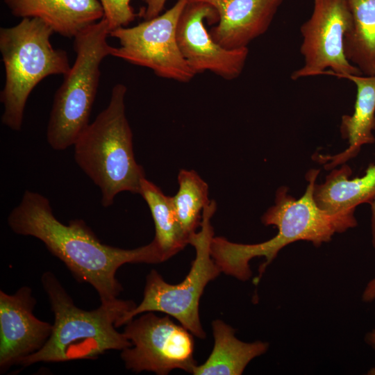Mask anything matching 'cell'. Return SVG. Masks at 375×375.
Segmentation results:
<instances>
[{"mask_svg":"<svg viewBox=\"0 0 375 375\" xmlns=\"http://www.w3.org/2000/svg\"><path fill=\"white\" fill-rule=\"evenodd\" d=\"M7 222L15 233L42 241L76 280L95 289L101 302L117 299L123 290L116 278L123 265L164 262L153 240L146 245L124 249L102 243L83 219L62 224L53 215L49 199L38 192L25 191Z\"/></svg>","mask_w":375,"mask_h":375,"instance_id":"6da1fadb","label":"cell"},{"mask_svg":"<svg viewBox=\"0 0 375 375\" xmlns=\"http://www.w3.org/2000/svg\"><path fill=\"white\" fill-rule=\"evenodd\" d=\"M319 173V169L308 172V184L299 199L289 194L286 187L278 189L274 204L261 218L265 226L277 228V234L272 238L258 244H240L223 237L212 238L211 256L222 272L247 281L252 275L251 260L264 257L265 261L259 267V275L256 278L258 283L279 251L288 244L303 240L319 247L329 242L335 233L345 232L357 226L355 211L331 212L317 204L314 189Z\"/></svg>","mask_w":375,"mask_h":375,"instance_id":"7a4b0ae2","label":"cell"},{"mask_svg":"<svg viewBox=\"0 0 375 375\" xmlns=\"http://www.w3.org/2000/svg\"><path fill=\"white\" fill-rule=\"evenodd\" d=\"M41 282L54 315L52 332L41 349L19 365L94 360L107 351H122L131 345L116 328L120 319L136 306L133 301L117 298L85 310L74 304L53 272L43 273Z\"/></svg>","mask_w":375,"mask_h":375,"instance_id":"3957f363","label":"cell"},{"mask_svg":"<svg viewBox=\"0 0 375 375\" xmlns=\"http://www.w3.org/2000/svg\"><path fill=\"white\" fill-rule=\"evenodd\" d=\"M126 92L124 84L113 86L108 106L74 144L75 161L100 189L103 207L111 206L120 192L139 194L145 178L134 157L133 133L126 116Z\"/></svg>","mask_w":375,"mask_h":375,"instance_id":"277c9868","label":"cell"},{"mask_svg":"<svg viewBox=\"0 0 375 375\" xmlns=\"http://www.w3.org/2000/svg\"><path fill=\"white\" fill-rule=\"evenodd\" d=\"M52 28L38 18H22L17 25L0 28V51L6 82L0 101L1 122L10 129L22 128L27 99L34 88L51 75H65L71 66L67 53L54 49Z\"/></svg>","mask_w":375,"mask_h":375,"instance_id":"5b68a950","label":"cell"},{"mask_svg":"<svg viewBox=\"0 0 375 375\" xmlns=\"http://www.w3.org/2000/svg\"><path fill=\"white\" fill-rule=\"evenodd\" d=\"M109 33L108 24L103 17L74 38L75 61L54 95L47 124V140L54 150L74 146L90 124L100 65L113 49L107 42Z\"/></svg>","mask_w":375,"mask_h":375,"instance_id":"8992f818","label":"cell"},{"mask_svg":"<svg viewBox=\"0 0 375 375\" xmlns=\"http://www.w3.org/2000/svg\"><path fill=\"white\" fill-rule=\"evenodd\" d=\"M215 210L216 203L211 200L202 212L199 231L190 237L189 244L194 247L196 256L185 278L171 284L152 269L146 278L142 300L120 319L117 327L140 314L156 311L173 317L193 335L206 338L200 320L199 301L206 285L221 273L210 253L214 237L210 220Z\"/></svg>","mask_w":375,"mask_h":375,"instance_id":"52a82bcc","label":"cell"},{"mask_svg":"<svg viewBox=\"0 0 375 375\" xmlns=\"http://www.w3.org/2000/svg\"><path fill=\"white\" fill-rule=\"evenodd\" d=\"M189 0H178L168 10L133 27H119L109 35L118 40L111 56L151 69L163 78L188 83L196 72L183 56L176 39L179 17Z\"/></svg>","mask_w":375,"mask_h":375,"instance_id":"ba28073f","label":"cell"},{"mask_svg":"<svg viewBox=\"0 0 375 375\" xmlns=\"http://www.w3.org/2000/svg\"><path fill=\"white\" fill-rule=\"evenodd\" d=\"M123 333L131 345L121 351V358L133 372L167 375L178 369L192 374L197 365L193 335L169 315L144 312L127 322Z\"/></svg>","mask_w":375,"mask_h":375,"instance_id":"9c48e42d","label":"cell"},{"mask_svg":"<svg viewBox=\"0 0 375 375\" xmlns=\"http://www.w3.org/2000/svg\"><path fill=\"white\" fill-rule=\"evenodd\" d=\"M351 24L347 0H313L311 16L300 27L303 63L291 74L292 80L318 75L338 78L362 74L344 53V38Z\"/></svg>","mask_w":375,"mask_h":375,"instance_id":"30bf717a","label":"cell"},{"mask_svg":"<svg viewBox=\"0 0 375 375\" xmlns=\"http://www.w3.org/2000/svg\"><path fill=\"white\" fill-rule=\"evenodd\" d=\"M217 23V10L209 3L189 0L177 24L176 39L180 51L196 74L210 71L227 81L242 72L249 49H227L217 43L204 22Z\"/></svg>","mask_w":375,"mask_h":375,"instance_id":"8fae6325","label":"cell"},{"mask_svg":"<svg viewBox=\"0 0 375 375\" xmlns=\"http://www.w3.org/2000/svg\"><path fill=\"white\" fill-rule=\"evenodd\" d=\"M36 299L24 286L12 294L0 291V372L19 365L41 349L49 340L53 324L33 315Z\"/></svg>","mask_w":375,"mask_h":375,"instance_id":"7c38bea8","label":"cell"},{"mask_svg":"<svg viewBox=\"0 0 375 375\" xmlns=\"http://www.w3.org/2000/svg\"><path fill=\"white\" fill-rule=\"evenodd\" d=\"M217 12V24L209 31L227 49L248 48L265 33L284 0H199Z\"/></svg>","mask_w":375,"mask_h":375,"instance_id":"4fadbf2b","label":"cell"},{"mask_svg":"<svg viewBox=\"0 0 375 375\" xmlns=\"http://www.w3.org/2000/svg\"><path fill=\"white\" fill-rule=\"evenodd\" d=\"M18 17L38 18L62 37L74 38L103 17L99 0H4Z\"/></svg>","mask_w":375,"mask_h":375,"instance_id":"5bb4252c","label":"cell"},{"mask_svg":"<svg viewBox=\"0 0 375 375\" xmlns=\"http://www.w3.org/2000/svg\"><path fill=\"white\" fill-rule=\"evenodd\" d=\"M353 82L357 89L354 110L352 115L342 117L340 132L348 140L349 147L333 155H318L326 169L346 163L354 158L362 146L373 144L375 138V75L346 74L338 77Z\"/></svg>","mask_w":375,"mask_h":375,"instance_id":"9a60e30c","label":"cell"},{"mask_svg":"<svg viewBox=\"0 0 375 375\" xmlns=\"http://www.w3.org/2000/svg\"><path fill=\"white\" fill-rule=\"evenodd\" d=\"M214 345L207 360L197 365L194 375H240L255 358L269 348L265 342H245L238 339L235 330L221 319L212 322Z\"/></svg>","mask_w":375,"mask_h":375,"instance_id":"2e32d148","label":"cell"},{"mask_svg":"<svg viewBox=\"0 0 375 375\" xmlns=\"http://www.w3.org/2000/svg\"><path fill=\"white\" fill-rule=\"evenodd\" d=\"M352 171L346 163L332 169L322 184H316L314 197L323 210L331 212L355 211L364 203H370L375 197V163L371 164L362 176L349 178Z\"/></svg>","mask_w":375,"mask_h":375,"instance_id":"e0dca14e","label":"cell"},{"mask_svg":"<svg viewBox=\"0 0 375 375\" xmlns=\"http://www.w3.org/2000/svg\"><path fill=\"white\" fill-rule=\"evenodd\" d=\"M139 194L149 208L155 225L153 240L166 261L189 244L190 235L178 221L172 197L165 195L159 187L146 178L141 182Z\"/></svg>","mask_w":375,"mask_h":375,"instance_id":"ac0fdd59","label":"cell"},{"mask_svg":"<svg viewBox=\"0 0 375 375\" xmlns=\"http://www.w3.org/2000/svg\"><path fill=\"white\" fill-rule=\"evenodd\" d=\"M352 24L344 38L347 60L362 75H375V0H347Z\"/></svg>","mask_w":375,"mask_h":375,"instance_id":"d6986e66","label":"cell"},{"mask_svg":"<svg viewBox=\"0 0 375 375\" xmlns=\"http://www.w3.org/2000/svg\"><path fill=\"white\" fill-rule=\"evenodd\" d=\"M178 190L172 197L173 205L184 231L190 235L201 222V212L211 201L208 185L194 170L181 169L178 175Z\"/></svg>","mask_w":375,"mask_h":375,"instance_id":"ffe728a7","label":"cell"},{"mask_svg":"<svg viewBox=\"0 0 375 375\" xmlns=\"http://www.w3.org/2000/svg\"><path fill=\"white\" fill-rule=\"evenodd\" d=\"M103 10V18L110 31L126 27L134 21L136 15L130 4L131 0H99Z\"/></svg>","mask_w":375,"mask_h":375,"instance_id":"44dd1931","label":"cell"},{"mask_svg":"<svg viewBox=\"0 0 375 375\" xmlns=\"http://www.w3.org/2000/svg\"><path fill=\"white\" fill-rule=\"evenodd\" d=\"M143 1L145 6L140 10L139 15L144 20H148L160 15L167 0H143Z\"/></svg>","mask_w":375,"mask_h":375,"instance_id":"7402d4cb","label":"cell"},{"mask_svg":"<svg viewBox=\"0 0 375 375\" xmlns=\"http://www.w3.org/2000/svg\"><path fill=\"white\" fill-rule=\"evenodd\" d=\"M364 302H372L375 300V277L368 282L362 294Z\"/></svg>","mask_w":375,"mask_h":375,"instance_id":"603a6c76","label":"cell"},{"mask_svg":"<svg viewBox=\"0 0 375 375\" xmlns=\"http://www.w3.org/2000/svg\"><path fill=\"white\" fill-rule=\"evenodd\" d=\"M371 205L372 217H371V231H372V243L375 249V197L369 203Z\"/></svg>","mask_w":375,"mask_h":375,"instance_id":"cb8c5ba5","label":"cell"},{"mask_svg":"<svg viewBox=\"0 0 375 375\" xmlns=\"http://www.w3.org/2000/svg\"><path fill=\"white\" fill-rule=\"evenodd\" d=\"M365 340L367 344L375 349V328L366 334Z\"/></svg>","mask_w":375,"mask_h":375,"instance_id":"d4e9b609","label":"cell"},{"mask_svg":"<svg viewBox=\"0 0 375 375\" xmlns=\"http://www.w3.org/2000/svg\"><path fill=\"white\" fill-rule=\"evenodd\" d=\"M367 374L369 375H375V365L373 367H372L367 372Z\"/></svg>","mask_w":375,"mask_h":375,"instance_id":"484cf974","label":"cell"}]
</instances>
